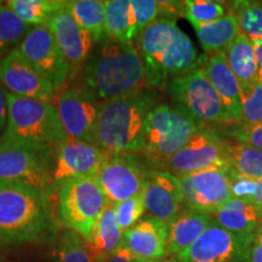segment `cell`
<instances>
[{"label":"cell","instance_id":"obj_1","mask_svg":"<svg viewBox=\"0 0 262 262\" xmlns=\"http://www.w3.org/2000/svg\"><path fill=\"white\" fill-rule=\"evenodd\" d=\"M135 47L145 66L146 85L164 89L170 80L201 67L202 58L173 19L159 17L140 32Z\"/></svg>","mask_w":262,"mask_h":262},{"label":"cell","instance_id":"obj_2","mask_svg":"<svg viewBox=\"0 0 262 262\" xmlns=\"http://www.w3.org/2000/svg\"><path fill=\"white\" fill-rule=\"evenodd\" d=\"M52 194L17 182H0V243L40 242L57 233Z\"/></svg>","mask_w":262,"mask_h":262},{"label":"cell","instance_id":"obj_3","mask_svg":"<svg viewBox=\"0 0 262 262\" xmlns=\"http://www.w3.org/2000/svg\"><path fill=\"white\" fill-rule=\"evenodd\" d=\"M158 104V95L149 88L101 102L94 143L107 155L141 153L147 119Z\"/></svg>","mask_w":262,"mask_h":262},{"label":"cell","instance_id":"obj_4","mask_svg":"<svg viewBox=\"0 0 262 262\" xmlns=\"http://www.w3.org/2000/svg\"><path fill=\"white\" fill-rule=\"evenodd\" d=\"M83 70L85 86L102 102L147 88L145 66L135 44L106 37L97 42Z\"/></svg>","mask_w":262,"mask_h":262},{"label":"cell","instance_id":"obj_5","mask_svg":"<svg viewBox=\"0 0 262 262\" xmlns=\"http://www.w3.org/2000/svg\"><path fill=\"white\" fill-rule=\"evenodd\" d=\"M4 94L6 129L0 142L56 149L67 139L54 104L49 101L15 96L6 91Z\"/></svg>","mask_w":262,"mask_h":262},{"label":"cell","instance_id":"obj_6","mask_svg":"<svg viewBox=\"0 0 262 262\" xmlns=\"http://www.w3.org/2000/svg\"><path fill=\"white\" fill-rule=\"evenodd\" d=\"M57 220L63 228L91 241L95 226L108 201L95 178L64 180L56 186Z\"/></svg>","mask_w":262,"mask_h":262},{"label":"cell","instance_id":"obj_7","mask_svg":"<svg viewBox=\"0 0 262 262\" xmlns=\"http://www.w3.org/2000/svg\"><path fill=\"white\" fill-rule=\"evenodd\" d=\"M201 129L203 126L182 110L173 104L159 103L147 119L141 155L157 170Z\"/></svg>","mask_w":262,"mask_h":262},{"label":"cell","instance_id":"obj_8","mask_svg":"<svg viewBox=\"0 0 262 262\" xmlns=\"http://www.w3.org/2000/svg\"><path fill=\"white\" fill-rule=\"evenodd\" d=\"M164 89L173 106L187 113L203 127L233 123L203 66L170 80Z\"/></svg>","mask_w":262,"mask_h":262},{"label":"cell","instance_id":"obj_9","mask_svg":"<svg viewBox=\"0 0 262 262\" xmlns=\"http://www.w3.org/2000/svg\"><path fill=\"white\" fill-rule=\"evenodd\" d=\"M55 148L0 142V182H17L55 193Z\"/></svg>","mask_w":262,"mask_h":262},{"label":"cell","instance_id":"obj_10","mask_svg":"<svg viewBox=\"0 0 262 262\" xmlns=\"http://www.w3.org/2000/svg\"><path fill=\"white\" fill-rule=\"evenodd\" d=\"M210 169L229 170L227 142L214 131L203 127L157 170L182 176Z\"/></svg>","mask_w":262,"mask_h":262},{"label":"cell","instance_id":"obj_11","mask_svg":"<svg viewBox=\"0 0 262 262\" xmlns=\"http://www.w3.org/2000/svg\"><path fill=\"white\" fill-rule=\"evenodd\" d=\"M135 156L108 155L98 170L95 180L111 204L140 195L145 188L149 170Z\"/></svg>","mask_w":262,"mask_h":262},{"label":"cell","instance_id":"obj_12","mask_svg":"<svg viewBox=\"0 0 262 262\" xmlns=\"http://www.w3.org/2000/svg\"><path fill=\"white\" fill-rule=\"evenodd\" d=\"M100 106V100L86 86H72L62 91L55 107L67 139L94 143Z\"/></svg>","mask_w":262,"mask_h":262},{"label":"cell","instance_id":"obj_13","mask_svg":"<svg viewBox=\"0 0 262 262\" xmlns=\"http://www.w3.org/2000/svg\"><path fill=\"white\" fill-rule=\"evenodd\" d=\"M253 237L232 233L212 220L194 243L179 255L178 261L247 262L248 250Z\"/></svg>","mask_w":262,"mask_h":262},{"label":"cell","instance_id":"obj_14","mask_svg":"<svg viewBox=\"0 0 262 262\" xmlns=\"http://www.w3.org/2000/svg\"><path fill=\"white\" fill-rule=\"evenodd\" d=\"M19 52L52 85L55 91L71 79V68L48 26H33Z\"/></svg>","mask_w":262,"mask_h":262},{"label":"cell","instance_id":"obj_15","mask_svg":"<svg viewBox=\"0 0 262 262\" xmlns=\"http://www.w3.org/2000/svg\"><path fill=\"white\" fill-rule=\"evenodd\" d=\"M176 178L181 186L183 206L191 210L214 215L232 199L231 181L226 170L210 169Z\"/></svg>","mask_w":262,"mask_h":262},{"label":"cell","instance_id":"obj_16","mask_svg":"<svg viewBox=\"0 0 262 262\" xmlns=\"http://www.w3.org/2000/svg\"><path fill=\"white\" fill-rule=\"evenodd\" d=\"M107 157V153L93 142L66 139L55 150V188L68 179L96 178Z\"/></svg>","mask_w":262,"mask_h":262},{"label":"cell","instance_id":"obj_17","mask_svg":"<svg viewBox=\"0 0 262 262\" xmlns=\"http://www.w3.org/2000/svg\"><path fill=\"white\" fill-rule=\"evenodd\" d=\"M71 68V79L83 70L94 50L90 33L81 28L71 15L67 4L52 16L47 25Z\"/></svg>","mask_w":262,"mask_h":262},{"label":"cell","instance_id":"obj_18","mask_svg":"<svg viewBox=\"0 0 262 262\" xmlns=\"http://www.w3.org/2000/svg\"><path fill=\"white\" fill-rule=\"evenodd\" d=\"M0 83L15 96L49 101L55 94L52 85L35 70L18 49L0 62Z\"/></svg>","mask_w":262,"mask_h":262},{"label":"cell","instance_id":"obj_19","mask_svg":"<svg viewBox=\"0 0 262 262\" xmlns=\"http://www.w3.org/2000/svg\"><path fill=\"white\" fill-rule=\"evenodd\" d=\"M141 198L149 217L165 224L171 221L183 206L179 179L164 170L149 169Z\"/></svg>","mask_w":262,"mask_h":262},{"label":"cell","instance_id":"obj_20","mask_svg":"<svg viewBox=\"0 0 262 262\" xmlns=\"http://www.w3.org/2000/svg\"><path fill=\"white\" fill-rule=\"evenodd\" d=\"M123 245L140 261L164 260L168 253V224L146 217L123 232Z\"/></svg>","mask_w":262,"mask_h":262},{"label":"cell","instance_id":"obj_21","mask_svg":"<svg viewBox=\"0 0 262 262\" xmlns=\"http://www.w3.org/2000/svg\"><path fill=\"white\" fill-rule=\"evenodd\" d=\"M203 68L233 123L239 124L242 112V90L237 78L229 70L224 52L211 54L205 57Z\"/></svg>","mask_w":262,"mask_h":262},{"label":"cell","instance_id":"obj_22","mask_svg":"<svg viewBox=\"0 0 262 262\" xmlns=\"http://www.w3.org/2000/svg\"><path fill=\"white\" fill-rule=\"evenodd\" d=\"M212 222V216L191 210L182 206L181 210L168 222V253L176 255L183 253L196 241Z\"/></svg>","mask_w":262,"mask_h":262},{"label":"cell","instance_id":"obj_23","mask_svg":"<svg viewBox=\"0 0 262 262\" xmlns=\"http://www.w3.org/2000/svg\"><path fill=\"white\" fill-rule=\"evenodd\" d=\"M212 216V220L232 233L253 237L262 227V209L249 201L232 198Z\"/></svg>","mask_w":262,"mask_h":262},{"label":"cell","instance_id":"obj_24","mask_svg":"<svg viewBox=\"0 0 262 262\" xmlns=\"http://www.w3.org/2000/svg\"><path fill=\"white\" fill-rule=\"evenodd\" d=\"M224 55L229 70L237 78L242 95L248 93L258 81L257 62L253 41L243 33H239L238 37L226 49Z\"/></svg>","mask_w":262,"mask_h":262},{"label":"cell","instance_id":"obj_25","mask_svg":"<svg viewBox=\"0 0 262 262\" xmlns=\"http://www.w3.org/2000/svg\"><path fill=\"white\" fill-rule=\"evenodd\" d=\"M104 32L106 37L112 40L127 44L135 42L140 31L131 0H107L104 4Z\"/></svg>","mask_w":262,"mask_h":262},{"label":"cell","instance_id":"obj_26","mask_svg":"<svg viewBox=\"0 0 262 262\" xmlns=\"http://www.w3.org/2000/svg\"><path fill=\"white\" fill-rule=\"evenodd\" d=\"M123 244V231L118 225L114 204L108 203L95 226L89 245L97 262H104Z\"/></svg>","mask_w":262,"mask_h":262},{"label":"cell","instance_id":"obj_27","mask_svg":"<svg viewBox=\"0 0 262 262\" xmlns=\"http://www.w3.org/2000/svg\"><path fill=\"white\" fill-rule=\"evenodd\" d=\"M193 28L204 51L210 55L225 52L241 33L237 19L231 12L210 24L194 25Z\"/></svg>","mask_w":262,"mask_h":262},{"label":"cell","instance_id":"obj_28","mask_svg":"<svg viewBox=\"0 0 262 262\" xmlns=\"http://www.w3.org/2000/svg\"><path fill=\"white\" fill-rule=\"evenodd\" d=\"M104 4L101 0H72L67 8L77 24L93 37L95 44L106 38L104 32Z\"/></svg>","mask_w":262,"mask_h":262},{"label":"cell","instance_id":"obj_29","mask_svg":"<svg viewBox=\"0 0 262 262\" xmlns=\"http://www.w3.org/2000/svg\"><path fill=\"white\" fill-rule=\"evenodd\" d=\"M66 4V0H10L8 6L25 24L47 26L52 16Z\"/></svg>","mask_w":262,"mask_h":262},{"label":"cell","instance_id":"obj_30","mask_svg":"<svg viewBox=\"0 0 262 262\" xmlns=\"http://www.w3.org/2000/svg\"><path fill=\"white\" fill-rule=\"evenodd\" d=\"M33 26L21 21L8 4L0 6V62L19 48Z\"/></svg>","mask_w":262,"mask_h":262},{"label":"cell","instance_id":"obj_31","mask_svg":"<svg viewBox=\"0 0 262 262\" xmlns=\"http://www.w3.org/2000/svg\"><path fill=\"white\" fill-rule=\"evenodd\" d=\"M229 170L245 178L262 180V150L242 142H227Z\"/></svg>","mask_w":262,"mask_h":262},{"label":"cell","instance_id":"obj_32","mask_svg":"<svg viewBox=\"0 0 262 262\" xmlns=\"http://www.w3.org/2000/svg\"><path fill=\"white\" fill-rule=\"evenodd\" d=\"M51 262H97L90 245L79 234L63 228Z\"/></svg>","mask_w":262,"mask_h":262},{"label":"cell","instance_id":"obj_33","mask_svg":"<svg viewBox=\"0 0 262 262\" xmlns=\"http://www.w3.org/2000/svg\"><path fill=\"white\" fill-rule=\"evenodd\" d=\"M232 12L237 19L239 31L253 40H262V2L243 0L231 5Z\"/></svg>","mask_w":262,"mask_h":262},{"label":"cell","instance_id":"obj_34","mask_svg":"<svg viewBox=\"0 0 262 262\" xmlns=\"http://www.w3.org/2000/svg\"><path fill=\"white\" fill-rule=\"evenodd\" d=\"M222 4L224 3L211 0H186L183 16L192 26L210 24L226 15V10Z\"/></svg>","mask_w":262,"mask_h":262},{"label":"cell","instance_id":"obj_35","mask_svg":"<svg viewBox=\"0 0 262 262\" xmlns=\"http://www.w3.org/2000/svg\"><path fill=\"white\" fill-rule=\"evenodd\" d=\"M262 123V81H257L248 93L242 95V126H253Z\"/></svg>","mask_w":262,"mask_h":262},{"label":"cell","instance_id":"obj_36","mask_svg":"<svg viewBox=\"0 0 262 262\" xmlns=\"http://www.w3.org/2000/svg\"><path fill=\"white\" fill-rule=\"evenodd\" d=\"M116 217L120 229L123 232L134 227L137 222L141 220L143 212H145V205H143L142 198L140 195L127 199L122 203L114 205Z\"/></svg>","mask_w":262,"mask_h":262},{"label":"cell","instance_id":"obj_37","mask_svg":"<svg viewBox=\"0 0 262 262\" xmlns=\"http://www.w3.org/2000/svg\"><path fill=\"white\" fill-rule=\"evenodd\" d=\"M131 6L140 32L160 17L158 2L155 0H131Z\"/></svg>","mask_w":262,"mask_h":262},{"label":"cell","instance_id":"obj_38","mask_svg":"<svg viewBox=\"0 0 262 262\" xmlns=\"http://www.w3.org/2000/svg\"><path fill=\"white\" fill-rule=\"evenodd\" d=\"M228 175L229 181H231L232 198L250 202L255 195V192H256L257 180L238 175L232 170H228Z\"/></svg>","mask_w":262,"mask_h":262},{"label":"cell","instance_id":"obj_39","mask_svg":"<svg viewBox=\"0 0 262 262\" xmlns=\"http://www.w3.org/2000/svg\"><path fill=\"white\" fill-rule=\"evenodd\" d=\"M233 137L237 142L245 143L262 150V123L253 126H242L233 130Z\"/></svg>","mask_w":262,"mask_h":262},{"label":"cell","instance_id":"obj_40","mask_svg":"<svg viewBox=\"0 0 262 262\" xmlns=\"http://www.w3.org/2000/svg\"><path fill=\"white\" fill-rule=\"evenodd\" d=\"M247 262H262V227L251 239L247 255Z\"/></svg>","mask_w":262,"mask_h":262},{"label":"cell","instance_id":"obj_41","mask_svg":"<svg viewBox=\"0 0 262 262\" xmlns=\"http://www.w3.org/2000/svg\"><path fill=\"white\" fill-rule=\"evenodd\" d=\"M104 262H140V260H137V258L130 253L129 249H126L122 244L116 251H113V253L104 260Z\"/></svg>","mask_w":262,"mask_h":262},{"label":"cell","instance_id":"obj_42","mask_svg":"<svg viewBox=\"0 0 262 262\" xmlns=\"http://www.w3.org/2000/svg\"><path fill=\"white\" fill-rule=\"evenodd\" d=\"M255 57L257 62V70H258V81H262V40H253Z\"/></svg>","mask_w":262,"mask_h":262},{"label":"cell","instance_id":"obj_43","mask_svg":"<svg viewBox=\"0 0 262 262\" xmlns=\"http://www.w3.org/2000/svg\"><path fill=\"white\" fill-rule=\"evenodd\" d=\"M6 124V101H5V94L0 88V130L3 129Z\"/></svg>","mask_w":262,"mask_h":262},{"label":"cell","instance_id":"obj_44","mask_svg":"<svg viewBox=\"0 0 262 262\" xmlns=\"http://www.w3.org/2000/svg\"><path fill=\"white\" fill-rule=\"evenodd\" d=\"M250 202H253L254 204H256L258 208L262 209V180H257L256 192H255V195Z\"/></svg>","mask_w":262,"mask_h":262},{"label":"cell","instance_id":"obj_45","mask_svg":"<svg viewBox=\"0 0 262 262\" xmlns=\"http://www.w3.org/2000/svg\"><path fill=\"white\" fill-rule=\"evenodd\" d=\"M140 262H179L175 260H156V261H140Z\"/></svg>","mask_w":262,"mask_h":262},{"label":"cell","instance_id":"obj_46","mask_svg":"<svg viewBox=\"0 0 262 262\" xmlns=\"http://www.w3.org/2000/svg\"><path fill=\"white\" fill-rule=\"evenodd\" d=\"M0 6H2V3H0Z\"/></svg>","mask_w":262,"mask_h":262}]
</instances>
